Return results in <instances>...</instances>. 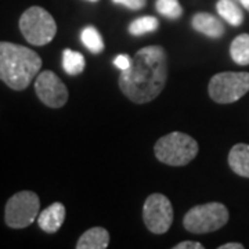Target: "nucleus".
I'll list each match as a JSON object with an SVG mask.
<instances>
[{"label":"nucleus","instance_id":"423d86ee","mask_svg":"<svg viewBox=\"0 0 249 249\" xmlns=\"http://www.w3.org/2000/svg\"><path fill=\"white\" fill-rule=\"evenodd\" d=\"M249 91V72H220L209 80V97L217 104H231Z\"/></svg>","mask_w":249,"mask_h":249},{"label":"nucleus","instance_id":"6ab92c4d","mask_svg":"<svg viewBox=\"0 0 249 249\" xmlns=\"http://www.w3.org/2000/svg\"><path fill=\"white\" fill-rule=\"evenodd\" d=\"M155 9L160 16L169 18L172 21L178 19L183 16V7L178 3V0H157Z\"/></svg>","mask_w":249,"mask_h":249},{"label":"nucleus","instance_id":"aec40b11","mask_svg":"<svg viewBox=\"0 0 249 249\" xmlns=\"http://www.w3.org/2000/svg\"><path fill=\"white\" fill-rule=\"evenodd\" d=\"M112 3L119 4V6H124L126 9L133 10V11H139V10L145 7L147 0H112Z\"/></svg>","mask_w":249,"mask_h":249},{"label":"nucleus","instance_id":"f3484780","mask_svg":"<svg viewBox=\"0 0 249 249\" xmlns=\"http://www.w3.org/2000/svg\"><path fill=\"white\" fill-rule=\"evenodd\" d=\"M80 40L83 46L89 50L90 53L100 54L104 50V40L103 36L94 27H85L80 32Z\"/></svg>","mask_w":249,"mask_h":249},{"label":"nucleus","instance_id":"f03ea898","mask_svg":"<svg viewBox=\"0 0 249 249\" xmlns=\"http://www.w3.org/2000/svg\"><path fill=\"white\" fill-rule=\"evenodd\" d=\"M42 68V58L25 46L0 42V80L10 89L25 90Z\"/></svg>","mask_w":249,"mask_h":249},{"label":"nucleus","instance_id":"ddd939ff","mask_svg":"<svg viewBox=\"0 0 249 249\" xmlns=\"http://www.w3.org/2000/svg\"><path fill=\"white\" fill-rule=\"evenodd\" d=\"M108 244L109 232L104 227H93L80 235L76 249H106Z\"/></svg>","mask_w":249,"mask_h":249},{"label":"nucleus","instance_id":"4468645a","mask_svg":"<svg viewBox=\"0 0 249 249\" xmlns=\"http://www.w3.org/2000/svg\"><path fill=\"white\" fill-rule=\"evenodd\" d=\"M219 16L232 27H240L244 22V13L235 0H219L216 3Z\"/></svg>","mask_w":249,"mask_h":249},{"label":"nucleus","instance_id":"20e7f679","mask_svg":"<svg viewBox=\"0 0 249 249\" xmlns=\"http://www.w3.org/2000/svg\"><path fill=\"white\" fill-rule=\"evenodd\" d=\"M19 31L28 43L34 46L49 45L57 34L53 16L43 7L32 6L19 18Z\"/></svg>","mask_w":249,"mask_h":249},{"label":"nucleus","instance_id":"dca6fc26","mask_svg":"<svg viewBox=\"0 0 249 249\" xmlns=\"http://www.w3.org/2000/svg\"><path fill=\"white\" fill-rule=\"evenodd\" d=\"M230 55L238 65H249V34H241L231 42Z\"/></svg>","mask_w":249,"mask_h":249},{"label":"nucleus","instance_id":"9b49d317","mask_svg":"<svg viewBox=\"0 0 249 249\" xmlns=\"http://www.w3.org/2000/svg\"><path fill=\"white\" fill-rule=\"evenodd\" d=\"M191 25L196 32L208 36V37H212V39L222 37L226 31L222 21L209 13H196L191 19Z\"/></svg>","mask_w":249,"mask_h":249},{"label":"nucleus","instance_id":"0eeeda50","mask_svg":"<svg viewBox=\"0 0 249 249\" xmlns=\"http://www.w3.org/2000/svg\"><path fill=\"white\" fill-rule=\"evenodd\" d=\"M40 199L34 191H19L10 198L4 209V222L11 229H25L35 222Z\"/></svg>","mask_w":249,"mask_h":249},{"label":"nucleus","instance_id":"f257e3e1","mask_svg":"<svg viewBox=\"0 0 249 249\" xmlns=\"http://www.w3.org/2000/svg\"><path fill=\"white\" fill-rule=\"evenodd\" d=\"M168 80V54L162 46H147L121 72L119 89L134 104H145L160 96Z\"/></svg>","mask_w":249,"mask_h":249},{"label":"nucleus","instance_id":"f8f14e48","mask_svg":"<svg viewBox=\"0 0 249 249\" xmlns=\"http://www.w3.org/2000/svg\"><path fill=\"white\" fill-rule=\"evenodd\" d=\"M229 165L241 178H249V144L238 142L229 152Z\"/></svg>","mask_w":249,"mask_h":249},{"label":"nucleus","instance_id":"7ed1b4c3","mask_svg":"<svg viewBox=\"0 0 249 249\" xmlns=\"http://www.w3.org/2000/svg\"><path fill=\"white\" fill-rule=\"evenodd\" d=\"M198 150L196 139L181 132L168 133L154 145L157 160L169 166H186L196 158Z\"/></svg>","mask_w":249,"mask_h":249},{"label":"nucleus","instance_id":"a211bd4d","mask_svg":"<svg viewBox=\"0 0 249 249\" xmlns=\"http://www.w3.org/2000/svg\"><path fill=\"white\" fill-rule=\"evenodd\" d=\"M158 28H160V21L157 18L151 17V16H145V17L136 18L134 21H132L127 31L130 35L142 36L145 35V34L155 32Z\"/></svg>","mask_w":249,"mask_h":249},{"label":"nucleus","instance_id":"39448f33","mask_svg":"<svg viewBox=\"0 0 249 249\" xmlns=\"http://www.w3.org/2000/svg\"><path fill=\"white\" fill-rule=\"evenodd\" d=\"M229 222V211L220 202H208L191 208L183 217V226L193 234H208L220 230Z\"/></svg>","mask_w":249,"mask_h":249},{"label":"nucleus","instance_id":"5701e85b","mask_svg":"<svg viewBox=\"0 0 249 249\" xmlns=\"http://www.w3.org/2000/svg\"><path fill=\"white\" fill-rule=\"evenodd\" d=\"M219 249H244V245L240 242H229V244L220 245Z\"/></svg>","mask_w":249,"mask_h":249},{"label":"nucleus","instance_id":"2eb2a0df","mask_svg":"<svg viewBox=\"0 0 249 249\" xmlns=\"http://www.w3.org/2000/svg\"><path fill=\"white\" fill-rule=\"evenodd\" d=\"M86 67V60L83 54L79 52H73L71 49H65L62 52V68L65 73L70 76H78Z\"/></svg>","mask_w":249,"mask_h":249},{"label":"nucleus","instance_id":"1a4fd4ad","mask_svg":"<svg viewBox=\"0 0 249 249\" xmlns=\"http://www.w3.org/2000/svg\"><path fill=\"white\" fill-rule=\"evenodd\" d=\"M35 91L39 100L50 108L64 107L70 97L65 83L53 71L37 73L35 79Z\"/></svg>","mask_w":249,"mask_h":249},{"label":"nucleus","instance_id":"393cba45","mask_svg":"<svg viewBox=\"0 0 249 249\" xmlns=\"http://www.w3.org/2000/svg\"><path fill=\"white\" fill-rule=\"evenodd\" d=\"M86 1H93V3H96V1H98V0H86Z\"/></svg>","mask_w":249,"mask_h":249},{"label":"nucleus","instance_id":"412c9836","mask_svg":"<svg viewBox=\"0 0 249 249\" xmlns=\"http://www.w3.org/2000/svg\"><path fill=\"white\" fill-rule=\"evenodd\" d=\"M130 64H132V58L127 54H118L115 57V60H114V65L118 70H121V71L127 70L130 67Z\"/></svg>","mask_w":249,"mask_h":249},{"label":"nucleus","instance_id":"4be33fe9","mask_svg":"<svg viewBox=\"0 0 249 249\" xmlns=\"http://www.w3.org/2000/svg\"><path fill=\"white\" fill-rule=\"evenodd\" d=\"M173 249H204V245L196 241H183L175 245Z\"/></svg>","mask_w":249,"mask_h":249},{"label":"nucleus","instance_id":"b1692460","mask_svg":"<svg viewBox=\"0 0 249 249\" xmlns=\"http://www.w3.org/2000/svg\"><path fill=\"white\" fill-rule=\"evenodd\" d=\"M240 3L244 9H247L249 11V0H240Z\"/></svg>","mask_w":249,"mask_h":249},{"label":"nucleus","instance_id":"a878e982","mask_svg":"<svg viewBox=\"0 0 249 249\" xmlns=\"http://www.w3.org/2000/svg\"><path fill=\"white\" fill-rule=\"evenodd\" d=\"M235 1H237V3H240V0H235Z\"/></svg>","mask_w":249,"mask_h":249},{"label":"nucleus","instance_id":"6e6552de","mask_svg":"<svg viewBox=\"0 0 249 249\" xmlns=\"http://www.w3.org/2000/svg\"><path fill=\"white\" fill-rule=\"evenodd\" d=\"M142 220L154 234H165L173 223V206L163 194H151L142 206Z\"/></svg>","mask_w":249,"mask_h":249},{"label":"nucleus","instance_id":"9d476101","mask_svg":"<svg viewBox=\"0 0 249 249\" xmlns=\"http://www.w3.org/2000/svg\"><path fill=\"white\" fill-rule=\"evenodd\" d=\"M64 220H65V206L61 202H54L37 216L39 227L49 234L58 231Z\"/></svg>","mask_w":249,"mask_h":249}]
</instances>
